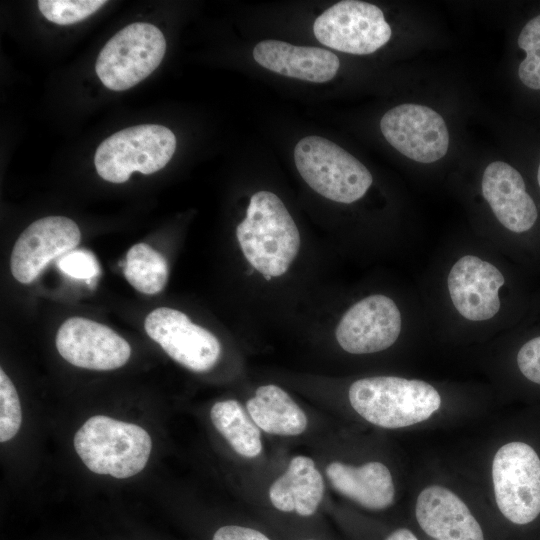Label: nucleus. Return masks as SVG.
<instances>
[{
    "mask_svg": "<svg viewBox=\"0 0 540 540\" xmlns=\"http://www.w3.org/2000/svg\"><path fill=\"white\" fill-rule=\"evenodd\" d=\"M38 8L42 15L58 25H71L84 20L106 1L102 0H39Z\"/></svg>",
    "mask_w": 540,
    "mask_h": 540,
    "instance_id": "nucleus-24",
    "label": "nucleus"
},
{
    "mask_svg": "<svg viewBox=\"0 0 540 540\" xmlns=\"http://www.w3.org/2000/svg\"><path fill=\"white\" fill-rule=\"evenodd\" d=\"M497 506L514 524L525 525L540 514V458L528 444L512 441L501 446L492 463Z\"/></svg>",
    "mask_w": 540,
    "mask_h": 540,
    "instance_id": "nucleus-7",
    "label": "nucleus"
},
{
    "mask_svg": "<svg viewBox=\"0 0 540 540\" xmlns=\"http://www.w3.org/2000/svg\"><path fill=\"white\" fill-rule=\"evenodd\" d=\"M74 447L90 471L121 479L144 469L152 441L136 424L96 415L76 432Z\"/></svg>",
    "mask_w": 540,
    "mask_h": 540,
    "instance_id": "nucleus-3",
    "label": "nucleus"
},
{
    "mask_svg": "<svg viewBox=\"0 0 540 540\" xmlns=\"http://www.w3.org/2000/svg\"><path fill=\"white\" fill-rule=\"evenodd\" d=\"M165 51L166 40L159 28L135 22L117 32L101 49L96 74L108 89L128 90L154 72Z\"/></svg>",
    "mask_w": 540,
    "mask_h": 540,
    "instance_id": "nucleus-6",
    "label": "nucleus"
},
{
    "mask_svg": "<svg viewBox=\"0 0 540 540\" xmlns=\"http://www.w3.org/2000/svg\"><path fill=\"white\" fill-rule=\"evenodd\" d=\"M22 421L19 397L15 386L3 369L0 370V441L12 439Z\"/></svg>",
    "mask_w": 540,
    "mask_h": 540,
    "instance_id": "nucleus-25",
    "label": "nucleus"
},
{
    "mask_svg": "<svg viewBox=\"0 0 540 540\" xmlns=\"http://www.w3.org/2000/svg\"><path fill=\"white\" fill-rule=\"evenodd\" d=\"M310 540H312V539H310Z\"/></svg>",
    "mask_w": 540,
    "mask_h": 540,
    "instance_id": "nucleus-31",
    "label": "nucleus"
},
{
    "mask_svg": "<svg viewBox=\"0 0 540 540\" xmlns=\"http://www.w3.org/2000/svg\"><path fill=\"white\" fill-rule=\"evenodd\" d=\"M144 327L152 340L173 360L189 370L208 371L220 358L219 340L179 310L156 308L147 315Z\"/></svg>",
    "mask_w": 540,
    "mask_h": 540,
    "instance_id": "nucleus-9",
    "label": "nucleus"
},
{
    "mask_svg": "<svg viewBox=\"0 0 540 540\" xmlns=\"http://www.w3.org/2000/svg\"><path fill=\"white\" fill-rule=\"evenodd\" d=\"M401 331V314L395 302L381 294L370 295L350 307L335 332L337 342L351 354H369L392 346Z\"/></svg>",
    "mask_w": 540,
    "mask_h": 540,
    "instance_id": "nucleus-11",
    "label": "nucleus"
},
{
    "mask_svg": "<svg viewBox=\"0 0 540 540\" xmlns=\"http://www.w3.org/2000/svg\"><path fill=\"white\" fill-rule=\"evenodd\" d=\"M212 540H270L263 533L248 527L229 525L220 527Z\"/></svg>",
    "mask_w": 540,
    "mask_h": 540,
    "instance_id": "nucleus-28",
    "label": "nucleus"
},
{
    "mask_svg": "<svg viewBox=\"0 0 540 540\" xmlns=\"http://www.w3.org/2000/svg\"><path fill=\"white\" fill-rule=\"evenodd\" d=\"M380 129L396 150L420 163H432L448 151L446 123L435 110L418 104H402L388 110Z\"/></svg>",
    "mask_w": 540,
    "mask_h": 540,
    "instance_id": "nucleus-10",
    "label": "nucleus"
},
{
    "mask_svg": "<svg viewBox=\"0 0 540 540\" xmlns=\"http://www.w3.org/2000/svg\"><path fill=\"white\" fill-rule=\"evenodd\" d=\"M176 149V137L167 127L143 124L120 130L97 148L98 175L111 183H124L137 171L145 175L166 166Z\"/></svg>",
    "mask_w": 540,
    "mask_h": 540,
    "instance_id": "nucleus-5",
    "label": "nucleus"
},
{
    "mask_svg": "<svg viewBox=\"0 0 540 540\" xmlns=\"http://www.w3.org/2000/svg\"><path fill=\"white\" fill-rule=\"evenodd\" d=\"M505 280L500 270L474 255H465L452 266L447 287L461 316L471 321L494 317L500 309L499 289Z\"/></svg>",
    "mask_w": 540,
    "mask_h": 540,
    "instance_id": "nucleus-14",
    "label": "nucleus"
},
{
    "mask_svg": "<svg viewBox=\"0 0 540 540\" xmlns=\"http://www.w3.org/2000/svg\"><path fill=\"white\" fill-rule=\"evenodd\" d=\"M519 47L526 57L520 63L518 75L522 83L530 89H540V15L524 26L518 37Z\"/></svg>",
    "mask_w": 540,
    "mask_h": 540,
    "instance_id": "nucleus-23",
    "label": "nucleus"
},
{
    "mask_svg": "<svg viewBox=\"0 0 540 540\" xmlns=\"http://www.w3.org/2000/svg\"><path fill=\"white\" fill-rule=\"evenodd\" d=\"M517 364L528 380L540 385V336L529 340L520 348Z\"/></svg>",
    "mask_w": 540,
    "mask_h": 540,
    "instance_id": "nucleus-27",
    "label": "nucleus"
},
{
    "mask_svg": "<svg viewBox=\"0 0 540 540\" xmlns=\"http://www.w3.org/2000/svg\"><path fill=\"white\" fill-rule=\"evenodd\" d=\"M253 57L272 72L315 83L333 79L340 67L339 58L331 51L278 40L259 42L253 49Z\"/></svg>",
    "mask_w": 540,
    "mask_h": 540,
    "instance_id": "nucleus-17",
    "label": "nucleus"
},
{
    "mask_svg": "<svg viewBox=\"0 0 540 540\" xmlns=\"http://www.w3.org/2000/svg\"><path fill=\"white\" fill-rule=\"evenodd\" d=\"M386 540H418L417 537L408 529L400 528L392 532Z\"/></svg>",
    "mask_w": 540,
    "mask_h": 540,
    "instance_id": "nucleus-29",
    "label": "nucleus"
},
{
    "mask_svg": "<svg viewBox=\"0 0 540 540\" xmlns=\"http://www.w3.org/2000/svg\"><path fill=\"white\" fill-rule=\"evenodd\" d=\"M326 475L337 492L367 509H385L394 501L392 475L381 462L361 466L332 462L326 468Z\"/></svg>",
    "mask_w": 540,
    "mask_h": 540,
    "instance_id": "nucleus-18",
    "label": "nucleus"
},
{
    "mask_svg": "<svg viewBox=\"0 0 540 540\" xmlns=\"http://www.w3.org/2000/svg\"><path fill=\"white\" fill-rule=\"evenodd\" d=\"M214 427L242 457L254 458L262 452L259 427L236 400L216 402L210 411Z\"/></svg>",
    "mask_w": 540,
    "mask_h": 540,
    "instance_id": "nucleus-21",
    "label": "nucleus"
},
{
    "mask_svg": "<svg viewBox=\"0 0 540 540\" xmlns=\"http://www.w3.org/2000/svg\"><path fill=\"white\" fill-rule=\"evenodd\" d=\"M313 32L321 44L356 55L375 52L392 34L379 7L357 0L340 1L329 7L316 18Z\"/></svg>",
    "mask_w": 540,
    "mask_h": 540,
    "instance_id": "nucleus-8",
    "label": "nucleus"
},
{
    "mask_svg": "<svg viewBox=\"0 0 540 540\" xmlns=\"http://www.w3.org/2000/svg\"><path fill=\"white\" fill-rule=\"evenodd\" d=\"M59 354L70 364L90 370H113L127 363L129 343L111 328L82 317L67 319L56 335Z\"/></svg>",
    "mask_w": 540,
    "mask_h": 540,
    "instance_id": "nucleus-13",
    "label": "nucleus"
},
{
    "mask_svg": "<svg viewBox=\"0 0 540 540\" xmlns=\"http://www.w3.org/2000/svg\"><path fill=\"white\" fill-rule=\"evenodd\" d=\"M236 236L245 258L267 280L287 272L300 248L293 218L281 199L269 191L251 196Z\"/></svg>",
    "mask_w": 540,
    "mask_h": 540,
    "instance_id": "nucleus-1",
    "label": "nucleus"
},
{
    "mask_svg": "<svg viewBox=\"0 0 540 540\" xmlns=\"http://www.w3.org/2000/svg\"><path fill=\"white\" fill-rule=\"evenodd\" d=\"M415 515L422 530L436 540H484L467 505L446 487L424 488L417 497Z\"/></svg>",
    "mask_w": 540,
    "mask_h": 540,
    "instance_id": "nucleus-15",
    "label": "nucleus"
},
{
    "mask_svg": "<svg viewBox=\"0 0 540 540\" xmlns=\"http://www.w3.org/2000/svg\"><path fill=\"white\" fill-rule=\"evenodd\" d=\"M296 168L323 197L349 204L362 198L372 184L369 170L353 155L319 136L301 139L294 149Z\"/></svg>",
    "mask_w": 540,
    "mask_h": 540,
    "instance_id": "nucleus-4",
    "label": "nucleus"
},
{
    "mask_svg": "<svg viewBox=\"0 0 540 540\" xmlns=\"http://www.w3.org/2000/svg\"><path fill=\"white\" fill-rule=\"evenodd\" d=\"M537 180H538V184H539V187H540V164H539L538 172H537Z\"/></svg>",
    "mask_w": 540,
    "mask_h": 540,
    "instance_id": "nucleus-30",
    "label": "nucleus"
},
{
    "mask_svg": "<svg viewBox=\"0 0 540 540\" xmlns=\"http://www.w3.org/2000/svg\"><path fill=\"white\" fill-rule=\"evenodd\" d=\"M348 396L362 418L388 429L423 422L441 406L440 394L431 384L396 376L359 379L350 386Z\"/></svg>",
    "mask_w": 540,
    "mask_h": 540,
    "instance_id": "nucleus-2",
    "label": "nucleus"
},
{
    "mask_svg": "<svg viewBox=\"0 0 540 540\" xmlns=\"http://www.w3.org/2000/svg\"><path fill=\"white\" fill-rule=\"evenodd\" d=\"M123 272L137 291L153 295L166 285L168 264L164 256L150 245L138 243L128 250Z\"/></svg>",
    "mask_w": 540,
    "mask_h": 540,
    "instance_id": "nucleus-22",
    "label": "nucleus"
},
{
    "mask_svg": "<svg viewBox=\"0 0 540 540\" xmlns=\"http://www.w3.org/2000/svg\"><path fill=\"white\" fill-rule=\"evenodd\" d=\"M254 423L263 431L276 435L295 436L307 427V417L289 394L280 387L260 386L246 403Z\"/></svg>",
    "mask_w": 540,
    "mask_h": 540,
    "instance_id": "nucleus-20",
    "label": "nucleus"
},
{
    "mask_svg": "<svg viewBox=\"0 0 540 540\" xmlns=\"http://www.w3.org/2000/svg\"><path fill=\"white\" fill-rule=\"evenodd\" d=\"M57 265L64 274L86 280L88 283L100 273L96 257L85 249L72 250L64 254L59 258Z\"/></svg>",
    "mask_w": 540,
    "mask_h": 540,
    "instance_id": "nucleus-26",
    "label": "nucleus"
},
{
    "mask_svg": "<svg viewBox=\"0 0 540 540\" xmlns=\"http://www.w3.org/2000/svg\"><path fill=\"white\" fill-rule=\"evenodd\" d=\"M482 194L498 221L508 230L522 233L537 220L535 202L526 191L521 174L511 165L490 163L482 177Z\"/></svg>",
    "mask_w": 540,
    "mask_h": 540,
    "instance_id": "nucleus-16",
    "label": "nucleus"
},
{
    "mask_svg": "<svg viewBox=\"0 0 540 540\" xmlns=\"http://www.w3.org/2000/svg\"><path fill=\"white\" fill-rule=\"evenodd\" d=\"M324 493L323 477L314 461L303 455L294 457L285 473L269 488L273 506L282 512L313 515Z\"/></svg>",
    "mask_w": 540,
    "mask_h": 540,
    "instance_id": "nucleus-19",
    "label": "nucleus"
},
{
    "mask_svg": "<svg viewBox=\"0 0 540 540\" xmlns=\"http://www.w3.org/2000/svg\"><path fill=\"white\" fill-rule=\"evenodd\" d=\"M78 225L63 216H48L31 223L12 249L10 268L22 284L34 281L55 258L72 251L80 242Z\"/></svg>",
    "mask_w": 540,
    "mask_h": 540,
    "instance_id": "nucleus-12",
    "label": "nucleus"
}]
</instances>
